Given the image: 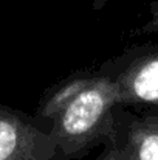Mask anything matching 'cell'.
<instances>
[{
	"label": "cell",
	"mask_w": 158,
	"mask_h": 160,
	"mask_svg": "<svg viewBox=\"0 0 158 160\" xmlns=\"http://www.w3.org/2000/svg\"><path fill=\"white\" fill-rule=\"evenodd\" d=\"M0 160H59L48 129L34 117L0 104Z\"/></svg>",
	"instance_id": "3"
},
{
	"label": "cell",
	"mask_w": 158,
	"mask_h": 160,
	"mask_svg": "<svg viewBox=\"0 0 158 160\" xmlns=\"http://www.w3.org/2000/svg\"><path fill=\"white\" fill-rule=\"evenodd\" d=\"M107 2L108 0H92V6H93L95 11H99V9H103L107 5Z\"/></svg>",
	"instance_id": "7"
},
{
	"label": "cell",
	"mask_w": 158,
	"mask_h": 160,
	"mask_svg": "<svg viewBox=\"0 0 158 160\" xmlns=\"http://www.w3.org/2000/svg\"><path fill=\"white\" fill-rule=\"evenodd\" d=\"M98 70L112 81L119 106H158V45H132Z\"/></svg>",
	"instance_id": "2"
},
{
	"label": "cell",
	"mask_w": 158,
	"mask_h": 160,
	"mask_svg": "<svg viewBox=\"0 0 158 160\" xmlns=\"http://www.w3.org/2000/svg\"><path fill=\"white\" fill-rule=\"evenodd\" d=\"M133 34L143 36V34H158V0H154L149 3V19L133 30Z\"/></svg>",
	"instance_id": "5"
},
{
	"label": "cell",
	"mask_w": 158,
	"mask_h": 160,
	"mask_svg": "<svg viewBox=\"0 0 158 160\" xmlns=\"http://www.w3.org/2000/svg\"><path fill=\"white\" fill-rule=\"evenodd\" d=\"M116 90L96 70H79L51 86L34 117L48 129L59 160H79L113 142Z\"/></svg>",
	"instance_id": "1"
},
{
	"label": "cell",
	"mask_w": 158,
	"mask_h": 160,
	"mask_svg": "<svg viewBox=\"0 0 158 160\" xmlns=\"http://www.w3.org/2000/svg\"><path fill=\"white\" fill-rule=\"evenodd\" d=\"M113 142L132 160H158V106L115 107Z\"/></svg>",
	"instance_id": "4"
},
{
	"label": "cell",
	"mask_w": 158,
	"mask_h": 160,
	"mask_svg": "<svg viewBox=\"0 0 158 160\" xmlns=\"http://www.w3.org/2000/svg\"><path fill=\"white\" fill-rule=\"evenodd\" d=\"M93 160H132V157L122 148H119L115 142H108L103 145L101 154Z\"/></svg>",
	"instance_id": "6"
}]
</instances>
